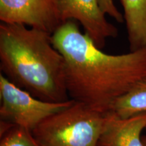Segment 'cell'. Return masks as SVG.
Segmentation results:
<instances>
[{
    "instance_id": "1",
    "label": "cell",
    "mask_w": 146,
    "mask_h": 146,
    "mask_svg": "<svg viewBox=\"0 0 146 146\" xmlns=\"http://www.w3.org/2000/svg\"><path fill=\"white\" fill-rule=\"evenodd\" d=\"M66 63L68 96L102 113L137 83L146 78V48L120 55L102 52L74 21H68L52 35Z\"/></svg>"
},
{
    "instance_id": "2",
    "label": "cell",
    "mask_w": 146,
    "mask_h": 146,
    "mask_svg": "<svg viewBox=\"0 0 146 146\" xmlns=\"http://www.w3.org/2000/svg\"><path fill=\"white\" fill-rule=\"evenodd\" d=\"M52 35L21 24L0 25V69L10 82L38 99H69L66 63L54 46Z\"/></svg>"
},
{
    "instance_id": "3",
    "label": "cell",
    "mask_w": 146,
    "mask_h": 146,
    "mask_svg": "<svg viewBox=\"0 0 146 146\" xmlns=\"http://www.w3.org/2000/svg\"><path fill=\"white\" fill-rule=\"evenodd\" d=\"M105 113L74 101L32 131L42 146H98Z\"/></svg>"
},
{
    "instance_id": "4",
    "label": "cell",
    "mask_w": 146,
    "mask_h": 146,
    "mask_svg": "<svg viewBox=\"0 0 146 146\" xmlns=\"http://www.w3.org/2000/svg\"><path fill=\"white\" fill-rule=\"evenodd\" d=\"M1 120L33 131L50 116L70 106L72 99L64 102H48L33 96L0 74Z\"/></svg>"
},
{
    "instance_id": "5",
    "label": "cell",
    "mask_w": 146,
    "mask_h": 146,
    "mask_svg": "<svg viewBox=\"0 0 146 146\" xmlns=\"http://www.w3.org/2000/svg\"><path fill=\"white\" fill-rule=\"evenodd\" d=\"M0 21L52 35L63 24L56 0H0Z\"/></svg>"
},
{
    "instance_id": "6",
    "label": "cell",
    "mask_w": 146,
    "mask_h": 146,
    "mask_svg": "<svg viewBox=\"0 0 146 146\" xmlns=\"http://www.w3.org/2000/svg\"><path fill=\"white\" fill-rule=\"evenodd\" d=\"M63 23L77 21L85 33L102 50L109 38L118 36V29L109 23L98 0H56Z\"/></svg>"
},
{
    "instance_id": "7",
    "label": "cell",
    "mask_w": 146,
    "mask_h": 146,
    "mask_svg": "<svg viewBox=\"0 0 146 146\" xmlns=\"http://www.w3.org/2000/svg\"><path fill=\"white\" fill-rule=\"evenodd\" d=\"M146 129V114L122 118L105 113L98 146H144L141 132Z\"/></svg>"
},
{
    "instance_id": "8",
    "label": "cell",
    "mask_w": 146,
    "mask_h": 146,
    "mask_svg": "<svg viewBox=\"0 0 146 146\" xmlns=\"http://www.w3.org/2000/svg\"><path fill=\"white\" fill-rule=\"evenodd\" d=\"M131 51L146 48V0H120Z\"/></svg>"
},
{
    "instance_id": "9",
    "label": "cell",
    "mask_w": 146,
    "mask_h": 146,
    "mask_svg": "<svg viewBox=\"0 0 146 146\" xmlns=\"http://www.w3.org/2000/svg\"><path fill=\"white\" fill-rule=\"evenodd\" d=\"M109 112L122 118L146 114V78L115 101Z\"/></svg>"
},
{
    "instance_id": "10",
    "label": "cell",
    "mask_w": 146,
    "mask_h": 146,
    "mask_svg": "<svg viewBox=\"0 0 146 146\" xmlns=\"http://www.w3.org/2000/svg\"><path fill=\"white\" fill-rule=\"evenodd\" d=\"M0 146H42L26 128L13 126L1 136Z\"/></svg>"
},
{
    "instance_id": "11",
    "label": "cell",
    "mask_w": 146,
    "mask_h": 146,
    "mask_svg": "<svg viewBox=\"0 0 146 146\" xmlns=\"http://www.w3.org/2000/svg\"><path fill=\"white\" fill-rule=\"evenodd\" d=\"M100 8L102 12L106 15H108L112 18L118 23H122L125 21L124 15L121 14V12L118 10L116 6L115 5L114 0H98Z\"/></svg>"
},
{
    "instance_id": "12",
    "label": "cell",
    "mask_w": 146,
    "mask_h": 146,
    "mask_svg": "<svg viewBox=\"0 0 146 146\" xmlns=\"http://www.w3.org/2000/svg\"><path fill=\"white\" fill-rule=\"evenodd\" d=\"M142 141H143L144 146H146V136L143 137H142Z\"/></svg>"
},
{
    "instance_id": "13",
    "label": "cell",
    "mask_w": 146,
    "mask_h": 146,
    "mask_svg": "<svg viewBox=\"0 0 146 146\" xmlns=\"http://www.w3.org/2000/svg\"></svg>"
}]
</instances>
